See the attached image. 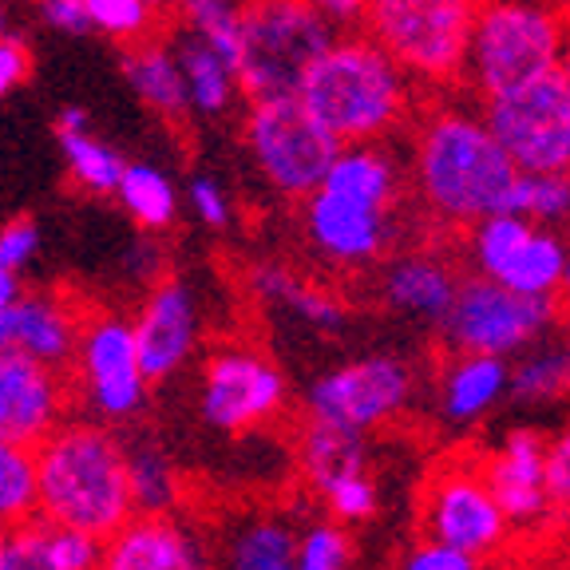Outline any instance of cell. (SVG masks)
I'll list each match as a JSON object with an SVG mask.
<instances>
[{
    "label": "cell",
    "instance_id": "cell-1",
    "mask_svg": "<svg viewBox=\"0 0 570 570\" xmlns=\"http://www.w3.org/2000/svg\"><path fill=\"white\" fill-rule=\"evenodd\" d=\"M412 190L432 223L475 230L508 214L519 167L499 147L483 111L468 104H428L412 124Z\"/></svg>",
    "mask_w": 570,
    "mask_h": 570
},
{
    "label": "cell",
    "instance_id": "cell-2",
    "mask_svg": "<svg viewBox=\"0 0 570 570\" xmlns=\"http://www.w3.org/2000/svg\"><path fill=\"white\" fill-rule=\"evenodd\" d=\"M416 91L420 83L376 40L348 32L309 71L302 104L341 147H368L416 124Z\"/></svg>",
    "mask_w": 570,
    "mask_h": 570
},
{
    "label": "cell",
    "instance_id": "cell-3",
    "mask_svg": "<svg viewBox=\"0 0 570 570\" xmlns=\"http://www.w3.org/2000/svg\"><path fill=\"white\" fill-rule=\"evenodd\" d=\"M40 463V519L52 527L111 539L135 519L127 444L96 420H63L45 444Z\"/></svg>",
    "mask_w": 570,
    "mask_h": 570
},
{
    "label": "cell",
    "instance_id": "cell-4",
    "mask_svg": "<svg viewBox=\"0 0 570 570\" xmlns=\"http://www.w3.org/2000/svg\"><path fill=\"white\" fill-rule=\"evenodd\" d=\"M570 45L567 0H480L460 88L480 104L547 80Z\"/></svg>",
    "mask_w": 570,
    "mask_h": 570
},
{
    "label": "cell",
    "instance_id": "cell-5",
    "mask_svg": "<svg viewBox=\"0 0 570 570\" xmlns=\"http://www.w3.org/2000/svg\"><path fill=\"white\" fill-rule=\"evenodd\" d=\"M337 40V24L309 0H249L234 56L242 99L269 104L302 96L309 71Z\"/></svg>",
    "mask_w": 570,
    "mask_h": 570
},
{
    "label": "cell",
    "instance_id": "cell-6",
    "mask_svg": "<svg viewBox=\"0 0 570 570\" xmlns=\"http://www.w3.org/2000/svg\"><path fill=\"white\" fill-rule=\"evenodd\" d=\"M480 0H368L361 32L428 91L460 88Z\"/></svg>",
    "mask_w": 570,
    "mask_h": 570
},
{
    "label": "cell",
    "instance_id": "cell-7",
    "mask_svg": "<svg viewBox=\"0 0 570 570\" xmlns=\"http://www.w3.org/2000/svg\"><path fill=\"white\" fill-rule=\"evenodd\" d=\"M242 139L269 187L282 198H313L330 178L337 155L345 151L325 127L313 119V111L294 99H269L249 104L242 119Z\"/></svg>",
    "mask_w": 570,
    "mask_h": 570
},
{
    "label": "cell",
    "instance_id": "cell-8",
    "mask_svg": "<svg viewBox=\"0 0 570 570\" xmlns=\"http://www.w3.org/2000/svg\"><path fill=\"white\" fill-rule=\"evenodd\" d=\"M420 527L432 543L455 547L472 559H495L515 539L508 515L495 503L480 455H460L432 468L420 495Z\"/></svg>",
    "mask_w": 570,
    "mask_h": 570
},
{
    "label": "cell",
    "instance_id": "cell-9",
    "mask_svg": "<svg viewBox=\"0 0 570 570\" xmlns=\"http://www.w3.org/2000/svg\"><path fill=\"white\" fill-rule=\"evenodd\" d=\"M519 175H570V83L562 71L480 104Z\"/></svg>",
    "mask_w": 570,
    "mask_h": 570
},
{
    "label": "cell",
    "instance_id": "cell-10",
    "mask_svg": "<svg viewBox=\"0 0 570 570\" xmlns=\"http://www.w3.org/2000/svg\"><path fill=\"white\" fill-rule=\"evenodd\" d=\"M559 305L547 297H523L511 294L503 285L488 277H463L460 297L444 321V341L452 353H475V356H519L539 337L554 330Z\"/></svg>",
    "mask_w": 570,
    "mask_h": 570
},
{
    "label": "cell",
    "instance_id": "cell-11",
    "mask_svg": "<svg viewBox=\"0 0 570 570\" xmlns=\"http://www.w3.org/2000/svg\"><path fill=\"white\" fill-rule=\"evenodd\" d=\"M463 254L472 262L475 277H488L523 297L554 302L567 282V242L515 214H495L463 234Z\"/></svg>",
    "mask_w": 570,
    "mask_h": 570
},
{
    "label": "cell",
    "instance_id": "cell-12",
    "mask_svg": "<svg viewBox=\"0 0 570 570\" xmlns=\"http://www.w3.org/2000/svg\"><path fill=\"white\" fill-rule=\"evenodd\" d=\"M416 376L401 356H361L321 373L305 392V416L368 436L412 404Z\"/></svg>",
    "mask_w": 570,
    "mask_h": 570
},
{
    "label": "cell",
    "instance_id": "cell-13",
    "mask_svg": "<svg viewBox=\"0 0 570 570\" xmlns=\"http://www.w3.org/2000/svg\"><path fill=\"white\" fill-rule=\"evenodd\" d=\"M76 392L104 420H127L142 409L147 376L139 365L131 321L111 313L88 317L76 353Z\"/></svg>",
    "mask_w": 570,
    "mask_h": 570
},
{
    "label": "cell",
    "instance_id": "cell-14",
    "mask_svg": "<svg viewBox=\"0 0 570 570\" xmlns=\"http://www.w3.org/2000/svg\"><path fill=\"white\" fill-rule=\"evenodd\" d=\"M198 401L206 424L249 432L285 409V376L254 348H218L203 368Z\"/></svg>",
    "mask_w": 570,
    "mask_h": 570
},
{
    "label": "cell",
    "instance_id": "cell-15",
    "mask_svg": "<svg viewBox=\"0 0 570 570\" xmlns=\"http://www.w3.org/2000/svg\"><path fill=\"white\" fill-rule=\"evenodd\" d=\"M488 488L508 515L515 534H534L559 527V511L547 488V440L534 428H515L495 452L480 455Z\"/></svg>",
    "mask_w": 570,
    "mask_h": 570
},
{
    "label": "cell",
    "instance_id": "cell-16",
    "mask_svg": "<svg viewBox=\"0 0 570 570\" xmlns=\"http://www.w3.org/2000/svg\"><path fill=\"white\" fill-rule=\"evenodd\" d=\"M302 230L317 258L341 269H356L384 258V249L392 242V218L384 210H373V206L321 187L317 195L302 203Z\"/></svg>",
    "mask_w": 570,
    "mask_h": 570
},
{
    "label": "cell",
    "instance_id": "cell-17",
    "mask_svg": "<svg viewBox=\"0 0 570 570\" xmlns=\"http://www.w3.org/2000/svg\"><path fill=\"white\" fill-rule=\"evenodd\" d=\"M68 381L17 348H0V436L40 448L68 412Z\"/></svg>",
    "mask_w": 570,
    "mask_h": 570
},
{
    "label": "cell",
    "instance_id": "cell-18",
    "mask_svg": "<svg viewBox=\"0 0 570 570\" xmlns=\"http://www.w3.org/2000/svg\"><path fill=\"white\" fill-rule=\"evenodd\" d=\"M131 330L147 384L170 381L198 345V302L190 294V285H151V294L142 297L139 313H135Z\"/></svg>",
    "mask_w": 570,
    "mask_h": 570
},
{
    "label": "cell",
    "instance_id": "cell-19",
    "mask_svg": "<svg viewBox=\"0 0 570 570\" xmlns=\"http://www.w3.org/2000/svg\"><path fill=\"white\" fill-rule=\"evenodd\" d=\"M83 325H88V317L63 294L32 289L0 317V348H17L40 365L63 373L68 365H76Z\"/></svg>",
    "mask_w": 570,
    "mask_h": 570
},
{
    "label": "cell",
    "instance_id": "cell-20",
    "mask_svg": "<svg viewBox=\"0 0 570 570\" xmlns=\"http://www.w3.org/2000/svg\"><path fill=\"white\" fill-rule=\"evenodd\" d=\"M460 285L463 277L452 266V258L416 249V254H401L396 262H389L381 277V294L384 305L396 309L401 317L444 330L448 313L460 297Z\"/></svg>",
    "mask_w": 570,
    "mask_h": 570
},
{
    "label": "cell",
    "instance_id": "cell-21",
    "mask_svg": "<svg viewBox=\"0 0 570 570\" xmlns=\"http://www.w3.org/2000/svg\"><path fill=\"white\" fill-rule=\"evenodd\" d=\"M503 396H511V365L499 356L452 353L440 373L436 412L444 424L472 428L495 409Z\"/></svg>",
    "mask_w": 570,
    "mask_h": 570
},
{
    "label": "cell",
    "instance_id": "cell-22",
    "mask_svg": "<svg viewBox=\"0 0 570 570\" xmlns=\"http://www.w3.org/2000/svg\"><path fill=\"white\" fill-rule=\"evenodd\" d=\"M99 570H206L195 534L175 519L135 515L119 534L107 539Z\"/></svg>",
    "mask_w": 570,
    "mask_h": 570
},
{
    "label": "cell",
    "instance_id": "cell-23",
    "mask_svg": "<svg viewBox=\"0 0 570 570\" xmlns=\"http://www.w3.org/2000/svg\"><path fill=\"white\" fill-rule=\"evenodd\" d=\"M124 76L131 91L139 96L142 107H151L163 119H183L190 116V96L178 56L170 40H142V45L124 48Z\"/></svg>",
    "mask_w": 570,
    "mask_h": 570
},
{
    "label": "cell",
    "instance_id": "cell-24",
    "mask_svg": "<svg viewBox=\"0 0 570 570\" xmlns=\"http://www.w3.org/2000/svg\"><path fill=\"white\" fill-rule=\"evenodd\" d=\"M170 48H175V56H178L183 80H187L190 111H195V116H210V119L226 116L242 99L238 68H234L218 48H210L206 40H198V36L183 32V28L170 36Z\"/></svg>",
    "mask_w": 570,
    "mask_h": 570
},
{
    "label": "cell",
    "instance_id": "cell-25",
    "mask_svg": "<svg viewBox=\"0 0 570 570\" xmlns=\"http://www.w3.org/2000/svg\"><path fill=\"white\" fill-rule=\"evenodd\" d=\"M325 190L392 214V206L401 198V167H396V159H392L384 142L345 147L337 155V163H333L330 178H325Z\"/></svg>",
    "mask_w": 570,
    "mask_h": 570
},
{
    "label": "cell",
    "instance_id": "cell-26",
    "mask_svg": "<svg viewBox=\"0 0 570 570\" xmlns=\"http://www.w3.org/2000/svg\"><path fill=\"white\" fill-rule=\"evenodd\" d=\"M302 534L282 515H246L226 531L223 570H297Z\"/></svg>",
    "mask_w": 570,
    "mask_h": 570
},
{
    "label": "cell",
    "instance_id": "cell-27",
    "mask_svg": "<svg viewBox=\"0 0 570 570\" xmlns=\"http://www.w3.org/2000/svg\"><path fill=\"white\" fill-rule=\"evenodd\" d=\"M297 460H302V475L309 480V488L321 495L333 483L365 472V436L305 416L302 436H297Z\"/></svg>",
    "mask_w": 570,
    "mask_h": 570
},
{
    "label": "cell",
    "instance_id": "cell-28",
    "mask_svg": "<svg viewBox=\"0 0 570 570\" xmlns=\"http://www.w3.org/2000/svg\"><path fill=\"white\" fill-rule=\"evenodd\" d=\"M249 285L258 289V297H266L269 305H282L285 313H294L297 321H305L309 330L317 333H341L345 330V305L333 294L317 289V285L302 282L294 269L277 266V262H266V266H254L249 274Z\"/></svg>",
    "mask_w": 570,
    "mask_h": 570
},
{
    "label": "cell",
    "instance_id": "cell-29",
    "mask_svg": "<svg viewBox=\"0 0 570 570\" xmlns=\"http://www.w3.org/2000/svg\"><path fill=\"white\" fill-rule=\"evenodd\" d=\"M570 396V337L547 333L511 365V401L519 404H554Z\"/></svg>",
    "mask_w": 570,
    "mask_h": 570
},
{
    "label": "cell",
    "instance_id": "cell-30",
    "mask_svg": "<svg viewBox=\"0 0 570 570\" xmlns=\"http://www.w3.org/2000/svg\"><path fill=\"white\" fill-rule=\"evenodd\" d=\"M40 519V463L36 448L0 436V527H17Z\"/></svg>",
    "mask_w": 570,
    "mask_h": 570
},
{
    "label": "cell",
    "instance_id": "cell-31",
    "mask_svg": "<svg viewBox=\"0 0 570 570\" xmlns=\"http://www.w3.org/2000/svg\"><path fill=\"white\" fill-rule=\"evenodd\" d=\"M119 206L135 218L142 230H167L178 218V190L167 170L151 163H127V175L119 183Z\"/></svg>",
    "mask_w": 570,
    "mask_h": 570
},
{
    "label": "cell",
    "instance_id": "cell-32",
    "mask_svg": "<svg viewBox=\"0 0 570 570\" xmlns=\"http://www.w3.org/2000/svg\"><path fill=\"white\" fill-rule=\"evenodd\" d=\"M56 139H60V155L68 163L71 178L88 195H119V183L127 175V159L111 142H104L91 131H63Z\"/></svg>",
    "mask_w": 570,
    "mask_h": 570
},
{
    "label": "cell",
    "instance_id": "cell-33",
    "mask_svg": "<svg viewBox=\"0 0 570 570\" xmlns=\"http://www.w3.org/2000/svg\"><path fill=\"white\" fill-rule=\"evenodd\" d=\"M249 0H175V20L183 32L198 36L210 48L226 56L234 63L242 40V24H246Z\"/></svg>",
    "mask_w": 570,
    "mask_h": 570
},
{
    "label": "cell",
    "instance_id": "cell-34",
    "mask_svg": "<svg viewBox=\"0 0 570 570\" xmlns=\"http://www.w3.org/2000/svg\"><path fill=\"white\" fill-rule=\"evenodd\" d=\"M127 472H131L135 515L142 519H170L178 503V475L159 448H127Z\"/></svg>",
    "mask_w": 570,
    "mask_h": 570
},
{
    "label": "cell",
    "instance_id": "cell-35",
    "mask_svg": "<svg viewBox=\"0 0 570 570\" xmlns=\"http://www.w3.org/2000/svg\"><path fill=\"white\" fill-rule=\"evenodd\" d=\"M508 214L527 223L559 230L570 223V175H519Z\"/></svg>",
    "mask_w": 570,
    "mask_h": 570
},
{
    "label": "cell",
    "instance_id": "cell-36",
    "mask_svg": "<svg viewBox=\"0 0 570 570\" xmlns=\"http://www.w3.org/2000/svg\"><path fill=\"white\" fill-rule=\"evenodd\" d=\"M88 12L96 32L111 36L127 48L151 40V28L159 20V9L151 0H88Z\"/></svg>",
    "mask_w": 570,
    "mask_h": 570
},
{
    "label": "cell",
    "instance_id": "cell-37",
    "mask_svg": "<svg viewBox=\"0 0 570 570\" xmlns=\"http://www.w3.org/2000/svg\"><path fill=\"white\" fill-rule=\"evenodd\" d=\"M353 559V543L341 523L333 519H321L302 531V543H297V570H345Z\"/></svg>",
    "mask_w": 570,
    "mask_h": 570
},
{
    "label": "cell",
    "instance_id": "cell-38",
    "mask_svg": "<svg viewBox=\"0 0 570 570\" xmlns=\"http://www.w3.org/2000/svg\"><path fill=\"white\" fill-rule=\"evenodd\" d=\"M321 499H325V508H330V519L333 523H365V519L376 515V508H381V495H376V483L368 480L365 472L361 475H348V480L333 483V488L321 491Z\"/></svg>",
    "mask_w": 570,
    "mask_h": 570
},
{
    "label": "cell",
    "instance_id": "cell-39",
    "mask_svg": "<svg viewBox=\"0 0 570 570\" xmlns=\"http://www.w3.org/2000/svg\"><path fill=\"white\" fill-rule=\"evenodd\" d=\"M0 570H63L52 554L45 519H32V523L9 531V551H4V567Z\"/></svg>",
    "mask_w": 570,
    "mask_h": 570
},
{
    "label": "cell",
    "instance_id": "cell-40",
    "mask_svg": "<svg viewBox=\"0 0 570 570\" xmlns=\"http://www.w3.org/2000/svg\"><path fill=\"white\" fill-rule=\"evenodd\" d=\"M48 539H52V554L63 570H99L104 567L107 543L104 539H96V534L48 523Z\"/></svg>",
    "mask_w": 570,
    "mask_h": 570
},
{
    "label": "cell",
    "instance_id": "cell-41",
    "mask_svg": "<svg viewBox=\"0 0 570 570\" xmlns=\"http://www.w3.org/2000/svg\"><path fill=\"white\" fill-rule=\"evenodd\" d=\"M547 488H551L559 523L570 527V420L547 440Z\"/></svg>",
    "mask_w": 570,
    "mask_h": 570
},
{
    "label": "cell",
    "instance_id": "cell-42",
    "mask_svg": "<svg viewBox=\"0 0 570 570\" xmlns=\"http://www.w3.org/2000/svg\"><path fill=\"white\" fill-rule=\"evenodd\" d=\"M187 198H190V210H195V218L203 226H210V230H226V226H230V218H234L230 195H226V187L214 175L190 178Z\"/></svg>",
    "mask_w": 570,
    "mask_h": 570
},
{
    "label": "cell",
    "instance_id": "cell-43",
    "mask_svg": "<svg viewBox=\"0 0 570 570\" xmlns=\"http://www.w3.org/2000/svg\"><path fill=\"white\" fill-rule=\"evenodd\" d=\"M36 249H40V226L32 218H12L0 226V266L20 274L36 258Z\"/></svg>",
    "mask_w": 570,
    "mask_h": 570
},
{
    "label": "cell",
    "instance_id": "cell-44",
    "mask_svg": "<svg viewBox=\"0 0 570 570\" xmlns=\"http://www.w3.org/2000/svg\"><path fill=\"white\" fill-rule=\"evenodd\" d=\"M36 17L45 20V28L60 36H91L96 24H91L88 0H32Z\"/></svg>",
    "mask_w": 570,
    "mask_h": 570
},
{
    "label": "cell",
    "instance_id": "cell-45",
    "mask_svg": "<svg viewBox=\"0 0 570 570\" xmlns=\"http://www.w3.org/2000/svg\"><path fill=\"white\" fill-rule=\"evenodd\" d=\"M401 570H480V559L455 551V547L432 543V539H420L404 551Z\"/></svg>",
    "mask_w": 570,
    "mask_h": 570
},
{
    "label": "cell",
    "instance_id": "cell-46",
    "mask_svg": "<svg viewBox=\"0 0 570 570\" xmlns=\"http://www.w3.org/2000/svg\"><path fill=\"white\" fill-rule=\"evenodd\" d=\"M28 68H32L28 48L20 45V40H12V36L9 40H0V99H9L12 91L28 80Z\"/></svg>",
    "mask_w": 570,
    "mask_h": 570
},
{
    "label": "cell",
    "instance_id": "cell-47",
    "mask_svg": "<svg viewBox=\"0 0 570 570\" xmlns=\"http://www.w3.org/2000/svg\"><path fill=\"white\" fill-rule=\"evenodd\" d=\"M313 9L321 12V17H330L337 28H353L365 20V9L368 0H309Z\"/></svg>",
    "mask_w": 570,
    "mask_h": 570
},
{
    "label": "cell",
    "instance_id": "cell-48",
    "mask_svg": "<svg viewBox=\"0 0 570 570\" xmlns=\"http://www.w3.org/2000/svg\"><path fill=\"white\" fill-rule=\"evenodd\" d=\"M159 269H163V246L159 242H142L139 262H131V274L142 277V282H159Z\"/></svg>",
    "mask_w": 570,
    "mask_h": 570
},
{
    "label": "cell",
    "instance_id": "cell-49",
    "mask_svg": "<svg viewBox=\"0 0 570 570\" xmlns=\"http://www.w3.org/2000/svg\"><path fill=\"white\" fill-rule=\"evenodd\" d=\"M91 116H88V107H80V104H68V107H60L56 111V135H63V131H91Z\"/></svg>",
    "mask_w": 570,
    "mask_h": 570
},
{
    "label": "cell",
    "instance_id": "cell-50",
    "mask_svg": "<svg viewBox=\"0 0 570 570\" xmlns=\"http://www.w3.org/2000/svg\"><path fill=\"white\" fill-rule=\"evenodd\" d=\"M20 297H24V289H20V274H12L9 266H0V317H4Z\"/></svg>",
    "mask_w": 570,
    "mask_h": 570
},
{
    "label": "cell",
    "instance_id": "cell-51",
    "mask_svg": "<svg viewBox=\"0 0 570 570\" xmlns=\"http://www.w3.org/2000/svg\"><path fill=\"white\" fill-rule=\"evenodd\" d=\"M543 570H570V543H562V551L559 554H554V559L551 562H547V567Z\"/></svg>",
    "mask_w": 570,
    "mask_h": 570
},
{
    "label": "cell",
    "instance_id": "cell-52",
    "mask_svg": "<svg viewBox=\"0 0 570 570\" xmlns=\"http://www.w3.org/2000/svg\"><path fill=\"white\" fill-rule=\"evenodd\" d=\"M0 40H9V4L0 0Z\"/></svg>",
    "mask_w": 570,
    "mask_h": 570
},
{
    "label": "cell",
    "instance_id": "cell-53",
    "mask_svg": "<svg viewBox=\"0 0 570 570\" xmlns=\"http://www.w3.org/2000/svg\"><path fill=\"white\" fill-rule=\"evenodd\" d=\"M4 551H9V531L0 527V567H4Z\"/></svg>",
    "mask_w": 570,
    "mask_h": 570
},
{
    "label": "cell",
    "instance_id": "cell-54",
    "mask_svg": "<svg viewBox=\"0 0 570 570\" xmlns=\"http://www.w3.org/2000/svg\"><path fill=\"white\" fill-rule=\"evenodd\" d=\"M562 76H567V83H570V45H567V56H562Z\"/></svg>",
    "mask_w": 570,
    "mask_h": 570
},
{
    "label": "cell",
    "instance_id": "cell-55",
    "mask_svg": "<svg viewBox=\"0 0 570 570\" xmlns=\"http://www.w3.org/2000/svg\"><path fill=\"white\" fill-rule=\"evenodd\" d=\"M155 9H175V0H151Z\"/></svg>",
    "mask_w": 570,
    "mask_h": 570
},
{
    "label": "cell",
    "instance_id": "cell-56",
    "mask_svg": "<svg viewBox=\"0 0 570 570\" xmlns=\"http://www.w3.org/2000/svg\"><path fill=\"white\" fill-rule=\"evenodd\" d=\"M562 289L570 294V254H567V282H562Z\"/></svg>",
    "mask_w": 570,
    "mask_h": 570
}]
</instances>
